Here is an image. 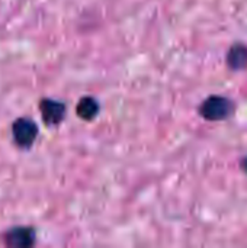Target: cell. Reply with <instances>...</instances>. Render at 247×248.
<instances>
[{
  "mask_svg": "<svg viewBox=\"0 0 247 248\" xmlns=\"http://www.w3.org/2000/svg\"><path fill=\"white\" fill-rule=\"evenodd\" d=\"M15 144L20 148H31L38 137V125L29 118H19L12 125Z\"/></svg>",
  "mask_w": 247,
  "mask_h": 248,
  "instance_id": "obj_2",
  "label": "cell"
},
{
  "mask_svg": "<svg viewBox=\"0 0 247 248\" xmlns=\"http://www.w3.org/2000/svg\"><path fill=\"white\" fill-rule=\"evenodd\" d=\"M76 113L83 121H92L99 113V103L96 99L90 96H84L79 100L76 106Z\"/></svg>",
  "mask_w": 247,
  "mask_h": 248,
  "instance_id": "obj_6",
  "label": "cell"
},
{
  "mask_svg": "<svg viewBox=\"0 0 247 248\" xmlns=\"http://www.w3.org/2000/svg\"><path fill=\"white\" fill-rule=\"evenodd\" d=\"M35 238V230L31 227H16L4 234V243L10 247H31Z\"/></svg>",
  "mask_w": 247,
  "mask_h": 248,
  "instance_id": "obj_4",
  "label": "cell"
},
{
  "mask_svg": "<svg viewBox=\"0 0 247 248\" xmlns=\"http://www.w3.org/2000/svg\"><path fill=\"white\" fill-rule=\"evenodd\" d=\"M39 112L47 125H58L66 118L67 108L63 102L52 100V99H42L39 102Z\"/></svg>",
  "mask_w": 247,
  "mask_h": 248,
  "instance_id": "obj_3",
  "label": "cell"
},
{
  "mask_svg": "<svg viewBox=\"0 0 247 248\" xmlns=\"http://www.w3.org/2000/svg\"><path fill=\"white\" fill-rule=\"evenodd\" d=\"M227 65L231 70H245L247 68V45L234 44L227 54Z\"/></svg>",
  "mask_w": 247,
  "mask_h": 248,
  "instance_id": "obj_5",
  "label": "cell"
},
{
  "mask_svg": "<svg viewBox=\"0 0 247 248\" xmlns=\"http://www.w3.org/2000/svg\"><path fill=\"white\" fill-rule=\"evenodd\" d=\"M240 167H242V170H243V171L247 174V155L242 158V161H240Z\"/></svg>",
  "mask_w": 247,
  "mask_h": 248,
  "instance_id": "obj_7",
  "label": "cell"
},
{
  "mask_svg": "<svg viewBox=\"0 0 247 248\" xmlns=\"http://www.w3.org/2000/svg\"><path fill=\"white\" fill-rule=\"evenodd\" d=\"M234 109H236V105L229 97L210 96L201 103L198 112L204 119L211 121V122H218V121H224L230 118L234 113Z\"/></svg>",
  "mask_w": 247,
  "mask_h": 248,
  "instance_id": "obj_1",
  "label": "cell"
}]
</instances>
